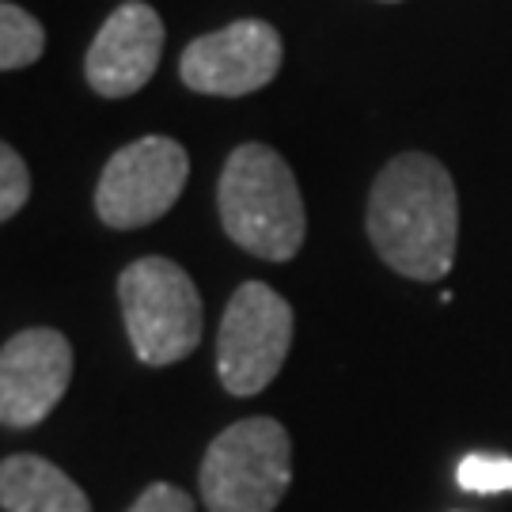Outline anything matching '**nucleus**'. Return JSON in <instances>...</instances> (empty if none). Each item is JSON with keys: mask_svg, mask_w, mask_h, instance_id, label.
Wrapping results in <instances>:
<instances>
[{"mask_svg": "<svg viewBox=\"0 0 512 512\" xmlns=\"http://www.w3.org/2000/svg\"><path fill=\"white\" fill-rule=\"evenodd\" d=\"M368 239L395 274L448 277L459 239V194L448 167L425 152L395 156L372 183Z\"/></svg>", "mask_w": 512, "mask_h": 512, "instance_id": "obj_1", "label": "nucleus"}, {"mask_svg": "<svg viewBox=\"0 0 512 512\" xmlns=\"http://www.w3.org/2000/svg\"><path fill=\"white\" fill-rule=\"evenodd\" d=\"M220 224L247 255L289 262L304 243L308 213L293 167L270 145H239L220 171Z\"/></svg>", "mask_w": 512, "mask_h": 512, "instance_id": "obj_2", "label": "nucleus"}, {"mask_svg": "<svg viewBox=\"0 0 512 512\" xmlns=\"http://www.w3.org/2000/svg\"><path fill=\"white\" fill-rule=\"evenodd\" d=\"M293 482V440L277 418H243L205 448L198 490L209 512H274Z\"/></svg>", "mask_w": 512, "mask_h": 512, "instance_id": "obj_3", "label": "nucleus"}, {"mask_svg": "<svg viewBox=\"0 0 512 512\" xmlns=\"http://www.w3.org/2000/svg\"><path fill=\"white\" fill-rule=\"evenodd\" d=\"M118 304L129 346L152 368L175 365L202 342V296L179 262L148 255L118 277Z\"/></svg>", "mask_w": 512, "mask_h": 512, "instance_id": "obj_4", "label": "nucleus"}, {"mask_svg": "<svg viewBox=\"0 0 512 512\" xmlns=\"http://www.w3.org/2000/svg\"><path fill=\"white\" fill-rule=\"evenodd\" d=\"M293 346V308L262 281H243L220 319L217 372L228 395H258L274 384Z\"/></svg>", "mask_w": 512, "mask_h": 512, "instance_id": "obj_5", "label": "nucleus"}, {"mask_svg": "<svg viewBox=\"0 0 512 512\" xmlns=\"http://www.w3.org/2000/svg\"><path fill=\"white\" fill-rule=\"evenodd\" d=\"M190 156L171 137H137L107 160L95 190V213L107 228L129 232L160 220L179 202Z\"/></svg>", "mask_w": 512, "mask_h": 512, "instance_id": "obj_6", "label": "nucleus"}, {"mask_svg": "<svg viewBox=\"0 0 512 512\" xmlns=\"http://www.w3.org/2000/svg\"><path fill=\"white\" fill-rule=\"evenodd\" d=\"M285 61L281 35L266 19H236L213 35L194 38L179 57V76L190 92L239 99L266 88Z\"/></svg>", "mask_w": 512, "mask_h": 512, "instance_id": "obj_7", "label": "nucleus"}, {"mask_svg": "<svg viewBox=\"0 0 512 512\" xmlns=\"http://www.w3.org/2000/svg\"><path fill=\"white\" fill-rule=\"evenodd\" d=\"M73 380V346L54 327L19 330L0 349V421L35 429L54 414Z\"/></svg>", "mask_w": 512, "mask_h": 512, "instance_id": "obj_8", "label": "nucleus"}, {"mask_svg": "<svg viewBox=\"0 0 512 512\" xmlns=\"http://www.w3.org/2000/svg\"><path fill=\"white\" fill-rule=\"evenodd\" d=\"M164 54V19L145 0H126L114 8L99 35L88 46L84 76L95 95L103 99H126L141 92L160 69Z\"/></svg>", "mask_w": 512, "mask_h": 512, "instance_id": "obj_9", "label": "nucleus"}, {"mask_svg": "<svg viewBox=\"0 0 512 512\" xmlns=\"http://www.w3.org/2000/svg\"><path fill=\"white\" fill-rule=\"evenodd\" d=\"M0 505L4 512H92V501L73 478L27 452L0 463Z\"/></svg>", "mask_w": 512, "mask_h": 512, "instance_id": "obj_10", "label": "nucleus"}, {"mask_svg": "<svg viewBox=\"0 0 512 512\" xmlns=\"http://www.w3.org/2000/svg\"><path fill=\"white\" fill-rule=\"evenodd\" d=\"M46 50V31L27 8L19 4H0V69L4 73H16L35 65Z\"/></svg>", "mask_w": 512, "mask_h": 512, "instance_id": "obj_11", "label": "nucleus"}, {"mask_svg": "<svg viewBox=\"0 0 512 512\" xmlns=\"http://www.w3.org/2000/svg\"><path fill=\"white\" fill-rule=\"evenodd\" d=\"M456 482L471 494H509L512 490V459L475 452L459 463Z\"/></svg>", "mask_w": 512, "mask_h": 512, "instance_id": "obj_12", "label": "nucleus"}, {"mask_svg": "<svg viewBox=\"0 0 512 512\" xmlns=\"http://www.w3.org/2000/svg\"><path fill=\"white\" fill-rule=\"evenodd\" d=\"M31 198V175L12 145H0V220H12Z\"/></svg>", "mask_w": 512, "mask_h": 512, "instance_id": "obj_13", "label": "nucleus"}, {"mask_svg": "<svg viewBox=\"0 0 512 512\" xmlns=\"http://www.w3.org/2000/svg\"><path fill=\"white\" fill-rule=\"evenodd\" d=\"M129 512H194V497L171 482H152L145 486V494L129 505Z\"/></svg>", "mask_w": 512, "mask_h": 512, "instance_id": "obj_14", "label": "nucleus"}, {"mask_svg": "<svg viewBox=\"0 0 512 512\" xmlns=\"http://www.w3.org/2000/svg\"><path fill=\"white\" fill-rule=\"evenodd\" d=\"M384 4H399V0H384Z\"/></svg>", "mask_w": 512, "mask_h": 512, "instance_id": "obj_15", "label": "nucleus"}]
</instances>
